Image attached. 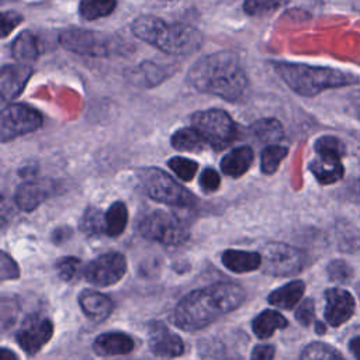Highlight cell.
I'll return each instance as SVG.
<instances>
[{
  "label": "cell",
  "mask_w": 360,
  "mask_h": 360,
  "mask_svg": "<svg viewBox=\"0 0 360 360\" xmlns=\"http://www.w3.org/2000/svg\"><path fill=\"white\" fill-rule=\"evenodd\" d=\"M305 253L294 246L281 242H271L264 246L262 269L264 274L288 277L300 273L305 266Z\"/></svg>",
  "instance_id": "ba28073f"
},
{
  "label": "cell",
  "mask_w": 360,
  "mask_h": 360,
  "mask_svg": "<svg viewBox=\"0 0 360 360\" xmlns=\"http://www.w3.org/2000/svg\"><path fill=\"white\" fill-rule=\"evenodd\" d=\"M141 73L142 76L146 79V83H152V84H156L159 83L162 79H163V72L156 66V65H152V63H143L141 66Z\"/></svg>",
  "instance_id": "60d3db41"
},
{
  "label": "cell",
  "mask_w": 360,
  "mask_h": 360,
  "mask_svg": "<svg viewBox=\"0 0 360 360\" xmlns=\"http://www.w3.org/2000/svg\"><path fill=\"white\" fill-rule=\"evenodd\" d=\"M253 162V150L249 146H238L226 153L221 160V169L226 176H242Z\"/></svg>",
  "instance_id": "44dd1931"
},
{
  "label": "cell",
  "mask_w": 360,
  "mask_h": 360,
  "mask_svg": "<svg viewBox=\"0 0 360 360\" xmlns=\"http://www.w3.org/2000/svg\"><path fill=\"white\" fill-rule=\"evenodd\" d=\"M276 349L273 345H257L253 347L250 360H273Z\"/></svg>",
  "instance_id": "b9f144b4"
},
{
  "label": "cell",
  "mask_w": 360,
  "mask_h": 360,
  "mask_svg": "<svg viewBox=\"0 0 360 360\" xmlns=\"http://www.w3.org/2000/svg\"><path fill=\"white\" fill-rule=\"evenodd\" d=\"M134 340L122 332H105L98 335L93 342V350L98 356L127 354L134 350Z\"/></svg>",
  "instance_id": "e0dca14e"
},
{
  "label": "cell",
  "mask_w": 360,
  "mask_h": 360,
  "mask_svg": "<svg viewBox=\"0 0 360 360\" xmlns=\"http://www.w3.org/2000/svg\"><path fill=\"white\" fill-rule=\"evenodd\" d=\"M20 276V270L17 263L6 253L1 252V259H0V278L4 280H13Z\"/></svg>",
  "instance_id": "8d00e7d4"
},
{
  "label": "cell",
  "mask_w": 360,
  "mask_h": 360,
  "mask_svg": "<svg viewBox=\"0 0 360 360\" xmlns=\"http://www.w3.org/2000/svg\"><path fill=\"white\" fill-rule=\"evenodd\" d=\"M55 190V186L48 179H35L28 180L18 186L14 201L18 205V208L24 211H32L39 204H42L49 195H52Z\"/></svg>",
  "instance_id": "9a60e30c"
},
{
  "label": "cell",
  "mask_w": 360,
  "mask_h": 360,
  "mask_svg": "<svg viewBox=\"0 0 360 360\" xmlns=\"http://www.w3.org/2000/svg\"><path fill=\"white\" fill-rule=\"evenodd\" d=\"M193 128L205 139L208 146L219 150L226 148L236 136V125L231 115L218 108L197 111L191 117Z\"/></svg>",
  "instance_id": "52a82bcc"
},
{
  "label": "cell",
  "mask_w": 360,
  "mask_h": 360,
  "mask_svg": "<svg viewBox=\"0 0 360 360\" xmlns=\"http://www.w3.org/2000/svg\"><path fill=\"white\" fill-rule=\"evenodd\" d=\"M105 235L118 236L124 232L128 222V210L122 201L112 202L104 212Z\"/></svg>",
  "instance_id": "d4e9b609"
},
{
  "label": "cell",
  "mask_w": 360,
  "mask_h": 360,
  "mask_svg": "<svg viewBox=\"0 0 360 360\" xmlns=\"http://www.w3.org/2000/svg\"><path fill=\"white\" fill-rule=\"evenodd\" d=\"M60 45L75 53L89 55V56H107L112 51L111 38L105 34L72 28L66 30L59 37Z\"/></svg>",
  "instance_id": "30bf717a"
},
{
  "label": "cell",
  "mask_w": 360,
  "mask_h": 360,
  "mask_svg": "<svg viewBox=\"0 0 360 360\" xmlns=\"http://www.w3.org/2000/svg\"><path fill=\"white\" fill-rule=\"evenodd\" d=\"M314 149H315L318 156H332V158L342 159V156L345 155L343 142L339 138L330 136V135H325V136L318 138L315 141Z\"/></svg>",
  "instance_id": "1f68e13d"
},
{
  "label": "cell",
  "mask_w": 360,
  "mask_h": 360,
  "mask_svg": "<svg viewBox=\"0 0 360 360\" xmlns=\"http://www.w3.org/2000/svg\"><path fill=\"white\" fill-rule=\"evenodd\" d=\"M132 32L169 55H190L202 44V35L197 28L183 22H166L153 15L136 18L132 22Z\"/></svg>",
  "instance_id": "3957f363"
},
{
  "label": "cell",
  "mask_w": 360,
  "mask_h": 360,
  "mask_svg": "<svg viewBox=\"0 0 360 360\" xmlns=\"http://www.w3.org/2000/svg\"><path fill=\"white\" fill-rule=\"evenodd\" d=\"M316 332L318 333H323L325 332V328H323V323H321V322H316Z\"/></svg>",
  "instance_id": "bcb514c9"
},
{
  "label": "cell",
  "mask_w": 360,
  "mask_h": 360,
  "mask_svg": "<svg viewBox=\"0 0 360 360\" xmlns=\"http://www.w3.org/2000/svg\"><path fill=\"white\" fill-rule=\"evenodd\" d=\"M79 267H80V260L77 257H73V256L60 257L55 263V269H56L58 276L65 281H70L76 276Z\"/></svg>",
  "instance_id": "836d02e7"
},
{
  "label": "cell",
  "mask_w": 360,
  "mask_h": 360,
  "mask_svg": "<svg viewBox=\"0 0 360 360\" xmlns=\"http://www.w3.org/2000/svg\"><path fill=\"white\" fill-rule=\"evenodd\" d=\"M80 229L90 236L105 233L104 212L97 208H87L80 219Z\"/></svg>",
  "instance_id": "4dcf8cb0"
},
{
  "label": "cell",
  "mask_w": 360,
  "mask_h": 360,
  "mask_svg": "<svg viewBox=\"0 0 360 360\" xmlns=\"http://www.w3.org/2000/svg\"><path fill=\"white\" fill-rule=\"evenodd\" d=\"M274 69L292 91L307 97L316 96L328 89L349 86L356 82L354 76L325 66L278 62L274 63Z\"/></svg>",
  "instance_id": "277c9868"
},
{
  "label": "cell",
  "mask_w": 360,
  "mask_h": 360,
  "mask_svg": "<svg viewBox=\"0 0 360 360\" xmlns=\"http://www.w3.org/2000/svg\"><path fill=\"white\" fill-rule=\"evenodd\" d=\"M139 180L146 195L158 202L173 207H191L195 204V197L162 169H143L139 173Z\"/></svg>",
  "instance_id": "5b68a950"
},
{
  "label": "cell",
  "mask_w": 360,
  "mask_h": 360,
  "mask_svg": "<svg viewBox=\"0 0 360 360\" xmlns=\"http://www.w3.org/2000/svg\"><path fill=\"white\" fill-rule=\"evenodd\" d=\"M221 184V179H219V174L211 169V167H207L202 170L201 176H200V186L201 188L205 191V193H212V191H217L218 187Z\"/></svg>",
  "instance_id": "74e56055"
},
{
  "label": "cell",
  "mask_w": 360,
  "mask_h": 360,
  "mask_svg": "<svg viewBox=\"0 0 360 360\" xmlns=\"http://www.w3.org/2000/svg\"><path fill=\"white\" fill-rule=\"evenodd\" d=\"M359 188H360V181H359Z\"/></svg>",
  "instance_id": "7dc6e473"
},
{
  "label": "cell",
  "mask_w": 360,
  "mask_h": 360,
  "mask_svg": "<svg viewBox=\"0 0 360 360\" xmlns=\"http://www.w3.org/2000/svg\"><path fill=\"white\" fill-rule=\"evenodd\" d=\"M0 360H18V359H17L14 352L8 350L7 347H1V350H0Z\"/></svg>",
  "instance_id": "f6af8a7d"
},
{
  "label": "cell",
  "mask_w": 360,
  "mask_h": 360,
  "mask_svg": "<svg viewBox=\"0 0 360 360\" xmlns=\"http://www.w3.org/2000/svg\"><path fill=\"white\" fill-rule=\"evenodd\" d=\"M190 83L200 91L236 101L248 89V77L231 52H215L198 59L188 70Z\"/></svg>",
  "instance_id": "7a4b0ae2"
},
{
  "label": "cell",
  "mask_w": 360,
  "mask_h": 360,
  "mask_svg": "<svg viewBox=\"0 0 360 360\" xmlns=\"http://www.w3.org/2000/svg\"><path fill=\"white\" fill-rule=\"evenodd\" d=\"M77 301L86 316L96 322L107 319L112 311V301L94 290H83Z\"/></svg>",
  "instance_id": "ac0fdd59"
},
{
  "label": "cell",
  "mask_w": 360,
  "mask_h": 360,
  "mask_svg": "<svg viewBox=\"0 0 360 360\" xmlns=\"http://www.w3.org/2000/svg\"><path fill=\"white\" fill-rule=\"evenodd\" d=\"M304 291H305L304 281L294 280L270 292V295L267 297V301L274 307H278L283 309H291L302 298Z\"/></svg>",
  "instance_id": "7402d4cb"
},
{
  "label": "cell",
  "mask_w": 360,
  "mask_h": 360,
  "mask_svg": "<svg viewBox=\"0 0 360 360\" xmlns=\"http://www.w3.org/2000/svg\"><path fill=\"white\" fill-rule=\"evenodd\" d=\"M31 73L32 69L28 65H4L0 72V93L3 100L17 97L31 77Z\"/></svg>",
  "instance_id": "2e32d148"
},
{
  "label": "cell",
  "mask_w": 360,
  "mask_h": 360,
  "mask_svg": "<svg viewBox=\"0 0 360 360\" xmlns=\"http://www.w3.org/2000/svg\"><path fill=\"white\" fill-rule=\"evenodd\" d=\"M127 271V260L120 252H107L91 260L84 269V278L94 285L108 287L120 281Z\"/></svg>",
  "instance_id": "8fae6325"
},
{
  "label": "cell",
  "mask_w": 360,
  "mask_h": 360,
  "mask_svg": "<svg viewBox=\"0 0 360 360\" xmlns=\"http://www.w3.org/2000/svg\"><path fill=\"white\" fill-rule=\"evenodd\" d=\"M314 315H315L314 302H312V300H309V298L304 300V301L300 304V307L297 308V311H295V319H297L301 325H304V326H308V325L312 322Z\"/></svg>",
  "instance_id": "f35d334b"
},
{
  "label": "cell",
  "mask_w": 360,
  "mask_h": 360,
  "mask_svg": "<svg viewBox=\"0 0 360 360\" xmlns=\"http://www.w3.org/2000/svg\"><path fill=\"white\" fill-rule=\"evenodd\" d=\"M53 335V323L51 319L41 315H30L24 319L15 333V340L20 347L28 353H38Z\"/></svg>",
  "instance_id": "7c38bea8"
},
{
  "label": "cell",
  "mask_w": 360,
  "mask_h": 360,
  "mask_svg": "<svg viewBox=\"0 0 360 360\" xmlns=\"http://www.w3.org/2000/svg\"><path fill=\"white\" fill-rule=\"evenodd\" d=\"M309 170L321 184H332L343 177L345 167L339 158L316 156L309 163Z\"/></svg>",
  "instance_id": "ffe728a7"
},
{
  "label": "cell",
  "mask_w": 360,
  "mask_h": 360,
  "mask_svg": "<svg viewBox=\"0 0 360 360\" xmlns=\"http://www.w3.org/2000/svg\"><path fill=\"white\" fill-rule=\"evenodd\" d=\"M172 146L177 150H201L208 146L205 139L195 128H181L172 135Z\"/></svg>",
  "instance_id": "4316f807"
},
{
  "label": "cell",
  "mask_w": 360,
  "mask_h": 360,
  "mask_svg": "<svg viewBox=\"0 0 360 360\" xmlns=\"http://www.w3.org/2000/svg\"><path fill=\"white\" fill-rule=\"evenodd\" d=\"M117 6V0H80L79 13L84 20H97L110 15Z\"/></svg>",
  "instance_id": "83f0119b"
},
{
  "label": "cell",
  "mask_w": 360,
  "mask_h": 360,
  "mask_svg": "<svg viewBox=\"0 0 360 360\" xmlns=\"http://www.w3.org/2000/svg\"><path fill=\"white\" fill-rule=\"evenodd\" d=\"M245 290L235 283H215L184 295L174 308L173 321L183 330H198L236 309Z\"/></svg>",
  "instance_id": "6da1fadb"
},
{
  "label": "cell",
  "mask_w": 360,
  "mask_h": 360,
  "mask_svg": "<svg viewBox=\"0 0 360 360\" xmlns=\"http://www.w3.org/2000/svg\"><path fill=\"white\" fill-rule=\"evenodd\" d=\"M288 149L285 146H281L278 143L274 145H267L263 150H262V156H260V166H262V172L266 174H271L274 173L281 160L287 156Z\"/></svg>",
  "instance_id": "f1b7e54d"
},
{
  "label": "cell",
  "mask_w": 360,
  "mask_h": 360,
  "mask_svg": "<svg viewBox=\"0 0 360 360\" xmlns=\"http://www.w3.org/2000/svg\"><path fill=\"white\" fill-rule=\"evenodd\" d=\"M288 321L277 311L266 309L255 316L252 321V330L259 339L270 338L277 329H284Z\"/></svg>",
  "instance_id": "603a6c76"
},
{
  "label": "cell",
  "mask_w": 360,
  "mask_h": 360,
  "mask_svg": "<svg viewBox=\"0 0 360 360\" xmlns=\"http://www.w3.org/2000/svg\"><path fill=\"white\" fill-rule=\"evenodd\" d=\"M149 347L153 354L160 357H177L184 352L181 338L162 322H152L149 325Z\"/></svg>",
  "instance_id": "5bb4252c"
},
{
  "label": "cell",
  "mask_w": 360,
  "mask_h": 360,
  "mask_svg": "<svg viewBox=\"0 0 360 360\" xmlns=\"http://www.w3.org/2000/svg\"><path fill=\"white\" fill-rule=\"evenodd\" d=\"M22 21V15L15 11H4L1 14V37H7L20 22Z\"/></svg>",
  "instance_id": "ab89813d"
},
{
  "label": "cell",
  "mask_w": 360,
  "mask_h": 360,
  "mask_svg": "<svg viewBox=\"0 0 360 360\" xmlns=\"http://www.w3.org/2000/svg\"><path fill=\"white\" fill-rule=\"evenodd\" d=\"M349 349L356 360H360V336H356L349 342Z\"/></svg>",
  "instance_id": "ee69618b"
},
{
  "label": "cell",
  "mask_w": 360,
  "mask_h": 360,
  "mask_svg": "<svg viewBox=\"0 0 360 360\" xmlns=\"http://www.w3.org/2000/svg\"><path fill=\"white\" fill-rule=\"evenodd\" d=\"M222 264L233 273H249L262 266V255L257 252L228 249L222 253Z\"/></svg>",
  "instance_id": "d6986e66"
},
{
  "label": "cell",
  "mask_w": 360,
  "mask_h": 360,
  "mask_svg": "<svg viewBox=\"0 0 360 360\" xmlns=\"http://www.w3.org/2000/svg\"><path fill=\"white\" fill-rule=\"evenodd\" d=\"M13 58L22 65L34 62L38 58V46L37 39L30 31L21 32L11 45Z\"/></svg>",
  "instance_id": "cb8c5ba5"
},
{
  "label": "cell",
  "mask_w": 360,
  "mask_h": 360,
  "mask_svg": "<svg viewBox=\"0 0 360 360\" xmlns=\"http://www.w3.org/2000/svg\"><path fill=\"white\" fill-rule=\"evenodd\" d=\"M41 125L42 115L37 110L25 104H10L0 114V139L7 142L37 131Z\"/></svg>",
  "instance_id": "9c48e42d"
},
{
  "label": "cell",
  "mask_w": 360,
  "mask_h": 360,
  "mask_svg": "<svg viewBox=\"0 0 360 360\" xmlns=\"http://www.w3.org/2000/svg\"><path fill=\"white\" fill-rule=\"evenodd\" d=\"M328 276L333 281H347L352 277V269L343 260H333L328 264Z\"/></svg>",
  "instance_id": "d590c367"
},
{
  "label": "cell",
  "mask_w": 360,
  "mask_h": 360,
  "mask_svg": "<svg viewBox=\"0 0 360 360\" xmlns=\"http://www.w3.org/2000/svg\"><path fill=\"white\" fill-rule=\"evenodd\" d=\"M300 360H345V359L335 347L322 342H314L305 346Z\"/></svg>",
  "instance_id": "f546056e"
},
{
  "label": "cell",
  "mask_w": 360,
  "mask_h": 360,
  "mask_svg": "<svg viewBox=\"0 0 360 360\" xmlns=\"http://www.w3.org/2000/svg\"><path fill=\"white\" fill-rule=\"evenodd\" d=\"M169 167L173 170V173H176V176L183 180V181H190L197 170H198V165L197 162L183 158V156H174L167 162Z\"/></svg>",
  "instance_id": "d6a6232c"
},
{
  "label": "cell",
  "mask_w": 360,
  "mask_h": 360,
  "mask_svg": "<svg viewBox=\"0 0 360 360\" xmlns=\"http://www.w3.org/2000/svg\"><path fill=\"white\" fill-rule=\"evenodd\" d=\"M70 233H72V231H70L69 228H59V229H56V231L53 232L52 240H53V243H60V242H63L66 238H69Z\"/></svg>",
  "instance_id": "7bdbcfd3"
},
{
  "label": "cell",
  "mask_w": 360,
  "mask_h": 360,
  "mask_svg": "<svg viewBox=\"0 0 360 360\" xmlns=\"http://www.w3.org/2000/svg\"><path fill=\"white\" fill-rule=\"evenodd\" d=\"M250 129L259 141L266 142L269 145H274L276 142H278L284 136L283 125L276 118L257 120L256 122L252 124Z\"/></svg>",
  "instance_id": "484cf974"
},
{
  "label": "cell",
  "mask_w": 360,
  "mask_h": 360,
  "mask_svg": "<svg viewBox=\"0 0 360 360\" xmlns=\"http://www.w3.org/2000/svg\"><path fill=\"white\" fill-rule=\"evenodd\" d=\"M139 233L163 245H181L188 239V228L176 215L166 211H150L138 224Z\"/></svg>",
  "instance_id": "8992f818"
},
{
  "label": "cell",
  "mask_w": 360,
  "mask_h": 360,
  "mask_svg": "<svg viewBox=\"0 0 360 360\" xmlns=\"http://www.w3.org/2000/svg\"><path fill=\"white\" fill-rule=\"evenodd\" d=\"M325 319L333 328L347 322L354 314V300L346 290L329 288L325 291Z\"/></svg>",
  "instance_id": "4fadbf2b"
},
{
  "label": "cell",
  "mask_w": 360,
  "mask_h": 360,
  "mask_svg": "<svg viewBox=\"0 0 360 360\" xmlns=\"http://www.w3.org/2000/svg\"><path fill=\"white\" fill-rule=\"evenodd\" d=\"M281 4V0H245L243 10L249 15H262L276 10Z\"/></svg>",
  "instance_id": "e575fe53"
}]
</instances>
